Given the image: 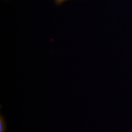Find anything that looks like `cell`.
Wrapping results in <instances>:
<instances>
[{"instance_id": "1", "label": "cell", "mask_w": 132, "mask_h": 132, "mask_svg": "<svg viewBox=\"0 0 132 132\" xmlns=\"http://www.w3.org/2000/svg\"><path fill=\"white\" fill-rule=\"evenodd\" d=\"M7 130V123L3 114H0V132H6Z\"/></svg>"}, {"instance_id": "2", "label": "cell", "mask_w": 132, "mask_h": 132, "mask_svg": "<svg viewBox=\"0 0 132 132\" xmlns=\"http://www.w3.org/2000/svg\"><path fill=\"white\" fill-rule=\"evenodd\" d=\"M56 2L58 3H62V2H64V1H67V0H56Z\"/></svg>"}]
</instances>
